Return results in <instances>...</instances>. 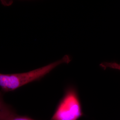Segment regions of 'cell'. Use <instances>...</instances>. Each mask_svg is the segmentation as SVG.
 <instances>
[{
    "label": "cell",
    "instance_id": "obj_1",
    "mask_svg": "<svg viewBox=\"0 0 120 120\" xmlns=\"http://www.w3.org/2000/svg\"><path fill=\"white\" fill-rule=\"evenodd\" d=\"M71 61L70 56L66 55L59 60L44 67L24 73L15 74H0V86L2 91L8 92L29 83L38 80L44 77L58 65L68 64Z\"/></svg>",
    "mask_w": 120,
    "mask_h": 120
},
{
    "label": "cell",
    "instance_id": "obj_2",
    "mask_svg": "<svg viewBox=\"0 0 120 120\" xmlns=\"http://www.w3.org/2000/svg\"><path fill=\"white\" fill-rule=\"evenodd\" d=\"M83 115L76 90L70 87L66 90L50 120H78Z\"/></svg>",
    "mask_w": 120,
    "mask_h": 120
},
{
    "label": "cell",
    "instance_id": "obj_3",
    "mask_svg": "<svg viewBox=\"0 0 120 120\" xmlns=\"http://www.w3.org/2000/svg\"><path fill=\"white\" fill-rule=\"evenodd\" d=\"M0 120H35L27 116L18 115L4 102L0 95Z\"/></svg>",
    "mask_w": 120,
    "mask_h": 120
},
{
    "label": "cell",
    "instance_id": "obj_4",
    "mask_svg": "<svg viewBox=\"0 0 120 120\" xmlns=\"http://www.w3.org/2000/svg\"><path fill=\"white\" fill-rule=\"evenodd\" d=\"M100 66L104 69L110 68L120 71V64L116 62H103L100 64Z\"/></svg>",
    "mask_w": 120,
    "mask_h": 120
}]
</instances>
